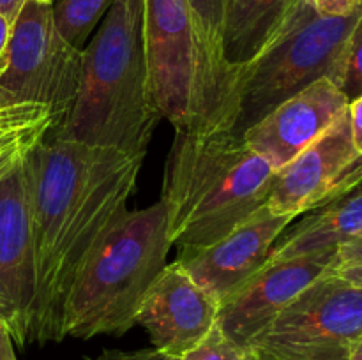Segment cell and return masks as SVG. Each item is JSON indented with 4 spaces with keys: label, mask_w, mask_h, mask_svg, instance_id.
Segmentation results:
<instances>
[{
    "label": "cell",
    "mask_w": 362,
    "mask_h": 360,
    "mask_svg": "<svg viewBox=\"0 0 362 360\" xmlns=\"http://www.w3.org/2000/svg\"><path fill=\"white\" fill-rule=\"evenodd\" d=\"M85 360H94V359H85Z\"/></svg>",
    "instance_id": "cell-31"
},
{
    "label": "cell",
    "mask_w": 362,
    "mask_h": 360,
    "mask_svg": "<svg viewBox=\"0 0 362 360\" xmlns=\"http://www.w3.org/2000/svg\"><path fill=\"white\" fill-rule=\"evenodd\" d=\"M218 311V300L175 260L145 293L134 325L147 330L152 348L182 359L216 327Z\"/></svg>",
    "instance_id": "cell-11"
},
{
    "label": "cell",
    "mask_w": 362,
    "mask_h": 360,
    "mask_svg": "<svg viewBox=\"0 0 362 360\" xmlns=\"http://www.w3.org/2000/svg\"><path fill=\"white\" fill-rule=\"evenodd\" d=\"M338 249L267 260L240 288L219 302V330L239 344L251 342L283 313L290 302L322 275L334 270Z\"/></svg>",
    "instance_id": "cell-10"
},
{
    "label": "cell",
    "mask_w": 362,
    "mask_h": 360,
    "mask_svg": "<svg viewBox=\"0 0 362 360\" xmlns=\"http://www.w3.org/2000/svg\"><path fill=\"white\" fill-rule=\"evenodd\" d=\"M202 52L207 95V129L232 131L237 74L223 55L226 0H187Z\"/></svg>",
    "instance_id": "cell-15"
},
{
    "label": "cell",
    "mask_w": 362,
    "mask_h": 360,
    "mask_svg": "<svg viewBox=\"0 0 362 360\" xmlns=\"http://www.w3.org/2000/svg\"><path fill=\"white\" fill-rule=\"evenodd\" d=\"M274 169L232 131H175L161 203L168 239L180 251L228 235L267 205Z\"/></svg>",
    "instance_id": "cell-3"
},
{
    "label": "cell",
    "mask_w": 362,
    "mask_h": 360,
    "mask_svg": "<svg viewBox=\"0 0 362 360\" xmlns=\"http://www.w3.org/2000/svg\"><path fill=\"white\" fill-rule=\"evenodd\" d=\"M94 360H182L180 356L168 355L156 348L136 349V352H120V349H105Z\"/></svg>",
    "instance_id": "cell-22"
},
{
    "label": "cell",
    "mask_w": 362,
    "mask_h": 360,
    "mask_svg": "<svg viewBox=\"0 0 362 360\" xmlns=\"http://www.w3.org/2000/svg\"><path fill=\"white\" fill-rule=\"evenodd\" d=\"M349 109L306 150L276 169L267 207L278 215L299 217L331 198L343 169L357 157Z\"/></svg>",
    "instance_id": "cell-14"
},
{
    "label": "cell",
    "mask_w": 362,
    "mask_h": 360,
    "mask_svg": "<svg viewBox=\"0 0 362 360\" xmlns=\"http://www.w3.org/2000/svg\"><path fill=\"white\" fill-rule=\"evenodd\" d=\"M349 116L354 147H356L357 154H362V95L349 104Z\"/></svg>",
    "instance_id": "cell-24"
},
{
    "label": "cell",
    "mask_w": 362,
    "mask_h": 360,
    "mask_svg": "<svg viewBox=\"0 0 362 360\" xmlns=\"http://www.w3.org/2000/svg\"><path fill=\"white\" fill-rule=\"evenodd\" d=\"M182 360H260V356L253 346L232 341L216 325L207 337L187 352Z\"/></svg>",
    "instance_id": "cell-19"
},
{
    "label": "cell",
    "mask_w": 362,
    "mask_h": 360,
    "mask_svg": "<svg viewBox=\"0 0 362 360\" xmlns=\"http://www.w3.org/2000/svg\"><path fill=\"white\" fill-rule=\"evenodd\" d=\"M306 214V217L279 235L269 260L338 249L362 235V182Z\"/></svg>",
    "instance_id": "cell-16"
},
{
    "label": "cell",
    "mask_w": 362,
    "mask_h": 360,
    "mask_svg": "<svg viewBox=\"0 0 362 360\" xmlns=\"http://www.w3.org/2000/svg\"><path fill=\"white\" fill-rule=\"evenodd\" d=\"M25 0H0V14L9 18L11 21L16 20L18 13L23 7Z\"/></svg>",
    "instance_id": "cell-27"
},
{
    "label": "cell",
    "mask_w": 362,
    "mask_h": 360,
    "mask_svg": "<svg viewBox=\"0 0 362 360\" xmlns=\"http://www.w3.org/2000/svg\"><path fill=\"white\" fill-rule=\"evenodd\" d=\"M334 272L350 284L362 286V235L338 247Z\"/></svg>",
    "instance_id": "cell-21"
},
{
    "label": "cell",
    "mask_w": 362,
    "mask_h": 360,
    "mask_svg": "<svg viewBox=\"0 0 362 360\" xmlns=\"http://www.w3.org/2000/svg\"><path fill=\"white\" fill-rule=\"evenodd\" d=\"M350 360H362V337L357 341V344L354 346L352 353H350Z\"/></svg>",
    "instance_id": "cell-28"
},
{
    "label": "cell",
    "mask_w": 362,
    "mask_h": 360,
    "mask_svg": "<svg viewBox=\"0 0 362 360\" xmlns=\"http://www.w3.org/2000/svg\"><path fill=\"white\" fill-rule=\"evenodd\" d=\"M144 157L46 134L23 159L37 300L32 342L62 341L74 277L127 212Z\"/></svg>",
    "instance_id": "cell-1"
},
{
    "label": "cell",
    "mask_w": 362,
    "mask_h": 360,
    "mask_svg": "<svg viewBox=\"0 0 362 360\" xmlns=\"http://www.w3.org/2000/svg\"><path fill=\"white\" fill-rule=\"evenodd\" d=\"M37 272L23 161L0 180V323L18 346L32 344Z\"/></svg>",
    "instance_id": "cell-9"
},
{
    "label": "cell",
    "mask_w": 362,
    "mask_h": 360,
    "mask_svg": "<svg viewBox=\"0 0 362 360\" xmlns=\"http://www.w3.org/2000/svg\"><path fill=\"white\" fill-rule=\"evenodd\" d=\"M144 39L163 119L175 131L207 129L204 62L187 0H144Z\"/></svg>",
    "instance_id": "cell-7"
},
{
    "label": "cell",
    "mask_w": 362,
    "mask_h": 360,
    "mask_svg": "<svg viewBox=\"0 0 362 360\" xmlns=\"http://www.w3.org/2000/svg\"><path fill=\"white\" fill-rule=\"evenodd\" d=\"M349 104L345 94L329 78H322L281 102L243 138L276 172L317 141Z\"/></svg>",
    "instance_id": "cell-13"
},
{
    "label": "cell",
    "mask_w": 362,
    "mask_h": 360,
    "mask_svg": "<svg viewBox=\"0 0 362 360\" xmlns=\"http://www.w3.org/2000/svg\"><path fill=\"white\" fill-rule=\"evenodd\" d=\"M170 247L161 201L127 210L74 277L64 309V339L122 335L133 328L145 293L166 267Z\"/></svg>",
    "instance_id": "cell-4"
},
{
    "label": "cell",
    "mask_w": 362,
    "mask_h": 360,
    "mask_svg": "<svg viewBox=\"0 0 362 360\" xmlns=\"http://www.w3.org/2000/svg\"><path fill=\"white\" fill-rule=\"evenodd\" d=\"M315 9L322 14L329 16H341V14L352 13L356 7H359L362 0H310Z\"/></svg>",
    "instance_id": "cell-23"
},
{
    "label": "cell",
    "mask_w": 362,
    "mask_h": 360,
    "mask_svg": "<svg viewBox=\"0 0 362 360\" xmlns=\"http://www.w3.org/2000/svg\"><path fill=\"white\" fill-rule=\"evenodd\" d=\"M39 2H41V4H52L53 0H39Z\"/></svg>",
    "instance_id": "cell-30"
},
{
    "label": "cell",
    "mask_w": 362,
    "mask_h": 360,
    "mask_svg": "<svg viewBox=\"0 0 362 360\" xmlns=\"http://www.w3.org/2000/svg\"><path fill=\"white\" fill-rule=\"evenodd\" d=\"M115 0H60L53 7V23L73 48L81 49L88 35Z\"/></svg>",
    "instance_id": "cell-18"
},
{
    "label": "cell",
    "mask_w": 362,
    "mask_h": 360,
    "mask_svg": "<svg viewBox=\"0 0 362 360\" xmlns=\"http://www.w3.org/2000/svg\"><path fill=\"white\" fill-rule=\"evenodd\" d=\"M361 18L362 4L349 14L329 16L303 0L278 37L237 71L232 133L243 136L281 102L322 78L336 85L343 52Z\"/></svg>",
    "instance_id": "cell-5"
},
{
    "label": "cell",
    "mask_w": 362,
    "mask_h": 360,
    "mask_svg": "<svg viewBox=\"0 0 362 360\" xmlns=\"http://www.w3.org/2000/svg\"><path fill=\"white\" fill-rule=\"evenodd\" d=\"M300 2L303 0H226L223 55L235 74L278 37Z\"/></svg>",
    "instance_id": "cell-17"
},
{
    "label": "cell",
    "mask_w": 362,
    "mask_h": 360,
    "mask_svg": "<svg viewBox=\"0 0 362 360\" xmlns=\"http://www.w3.org/2000/svg\"><path fill=\"white\" fill-rule=\"evenodd\" d=\"M52 11V4L25 0L13 21L0 90L13 104L49 106L62 124L80 85L81 49L59 34Z\"/></svg>",
    "instance_id": "cell-8"
},
{
    "label": "cell",
    "mask_w": 362,
    "mask_h": 360,
    "mask_svg": "<svg viewBox=\"0 0 362 360\" xmlns=\"http://www.w3.org/2000/svg\"><path fill=\"white\" fill-rule=\"evenodd\" d=\"M4 106H13V101L0 90V108H4Z\"/></svg>",
    "instance_id": "cell-29"
},
{
    "label": "cell",
    "mask_w": 362,
    "mask_h": 360,
    "mask_svg": "<svg viewBox=\"0 0 362 360\" xmlns=\"http://www.w3.org/2000/svg\"><path fill=\"white\" fill-rule=\"evenodd\" d=\"M293 219L264 205L212 246L180 251L177 261L205 292L223 302L267 263L276 240Z\"/></svg>",
    "instance_id": "cell-12"
},
{
    "label": "cell",
    "mask_w": 362,
    "mask_h": 360,
    "mask_svg": "<svg viewBox=\"0 0 362 360\" xmlns=\"http://www.w3.org/2000/svg\"><path fill=\"white\" fill-rule=\"evenodd\" d=\"M0 325H2V323H0Z\"/></svg>",
    "instance_id": "cell-32"
},
{
    "label": "cell",
    "mask_w": 362,
    "mask_h": 360,
    "mask_svg": "<svg viewBox=\"0 0 362 360\" xmlns=\"http://www.w3.org/2000/svg\"><path fill=\"white\" fill-rule=\"evenodd\" d=\"M362 337V286L322 275L251 342L260 360H350Z\"/></svg>",
    "instance_id": "cell-6"
},
{
    "label": "cell",
    "mask_w": 362,
    "mask_h": 360,
    "mask_svg": "<svg viewBox=\"0 0 362 360\" xmlns=\"http://www.w3.org/2000/svg\"><path fill=\"white\" fill-rule=\"evenodd\" d=\"M14 342L4 325H0V360H18L14 353Z\"/></svg>",
    "instance_id": "cell-26"
},
{
    "label": "cell",
    "mask_w": 362,
    "mask_h": 360,
    "mask_svg": "<svg viewBox=\"0 0 362 360\" xmlns=\"http://www.w3.org/2000/svg\"><path fill=\"white\" fill-rule=\"evenodd\" d=\"M336 87L345 94L349 102L362 95V18L354 28L339 62Z\"/></svg>",
    "instance_id": "cell-20"
},
{
    "label": "cell",
    "mask_w": 362,
    "mask_h": 360,
    "mask_svg": "<svg viewBox=\"0 0 362 360\" xmlns=\"http://www.w3.org/2000/svg\"><path fill=\"white\" fill-rule=\"evenodd\" d=\"M161 119L145 53L144 0H115L81 49L73 106L49 133L145 157Z\"/></svg>",
    "instance_id": "cell-2"
},
{
    "label": "cell",
    "mask_w": 362,
    "mask_h": 360,
    "mask_svg": "<svg viewBox=\"0 0 362 360\" xmlns=\"http://www.w3.org/2000/svg\"><path fill=\"white\" fill-rule=\"evenodd\" d=\"M11 30H13V21L0 14V74L6 71L7 66V48H9Z\"/></svg>",
    "instance_id": "cell-25"
}]
</instances>
